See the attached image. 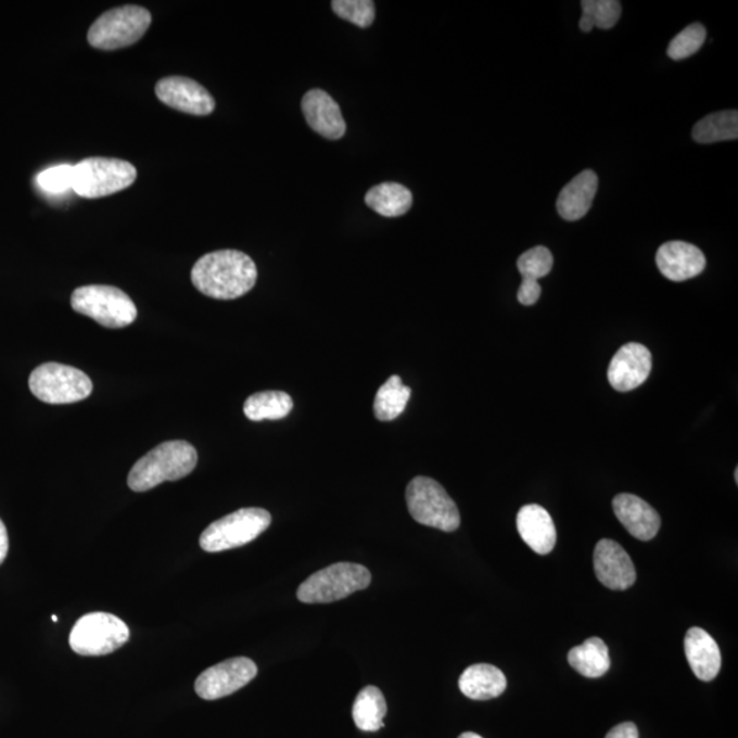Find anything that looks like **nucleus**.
I'll return each mask as SVG.
<instances>
[{
  "mask_svg": "<svg viewBox=\"0 0 738 738\" xmlns=\"http://www.w3.org/2000/svg\"><path fill=\"white\" fill-rule=\"evenodd\" d=\"M191 278L194 288L211 298L236 300L255 287L257 268L245 253L216 251L199 258Z\"/></svg>",
  "mask_w": 738,
  "mask_h": 738,
  "instance_id": "1",
  "label": "nucleus"
},
{
  "mask_svg": "<svg viewBox=\"0 0 738 738\" xmlns=\"http://www.w3.org/2000/svg\"><path fill=\"white\" fill-rule=\"evenodd\" d=\"M196 466L198 451L191 443L165 442L135 463L128 484L136 493L150 492L162 483L187 478Z\"/></svg>",
  "mask_w": 738,
  "mask_h": 738,
  "instance_id": "2",
  "label": "nucleus"
},
{
  "mask_svg": "<svg viewBox=\"0 0 738 738\" xmlns=\"http://www.w3.org/2000/svg\"><path fill=\"white\" fill-rule=\"evenodd\" d=\"M371 573L358 563L339 562L321 569L300 585L297 598L303 603H331L345 599L371 584Z\"/></svg>",
  "mask_w": 738,
  "mask_h": 738,
  "instance_id": "3",
  "label": "nucleus"
},
{
  "mask_svg": "<svg viewBox=\"0 0 738 738\" xmlns=\"http://www.w3.org/2000/svg\"><path fill=\"white\" fill-rule=\"evenodd\" d=\"M406 504L410 516L421 525L455 532L461 524L455 500L434 479L415 478L406 487Z\"/></svg>",
  "mask_w": 738,
  "mask_h": 738,
  "instance_id": "4",
  "label": "nucleus"
},
{
  "mask_svg": "<svg viewBox=\"0 0 738 738\" xmlns=\"http://www.w3.org/2000/svg\"><path fill=\"white\" fill-rule=\"evenodd\" d=\"M72 308L107 329H124L137 319L133 300L123 290L107 284H89L74 290Z\"/></svg>",
  "mask_w": 738,
  "mask_h": 738,
  "instance_id": "5",
  "label": "nucleus"
},
{
  "mask_svg": "<svg viewBox=\"0 0 738 738\" xmlns=\"http://www.w3.org/2000/svg\"><path fill=\"white\" fill-rule=\"evenodd\" d=\"M136 178V167L129 162L88 157L73 166V191L86 199L105 198L129 188Z\"/></svg>",
  "mask_w": 738,
  "mask_h": 738,
  "instance_id": "6",
  "label": "nucleus"
},
{
  "mask_svg": "<svg viewBox=\"0 0 738 738\" xmlns=\"http://www.w3.org/2000/svg\"><path fill=\"white\" fill-rule=\"evenodd\" d=\"M152 23L151 13L140 7L109 10L94 21L88 31L93 49L113 51L137 43Z\"/></svg>",
  "mask_w": 738,
  "mask_h": 738,
  "instance_id": "7",
  "label": "nucleus"
},
{
  "mask_svg": "<svg viewBox=\"0 0 738 738\" xmlns=\"http://www.w3.org/2000/svg\"><path fill=\"white\" fill-rule=\"evenodd\" d=\"M29 389L46 404H74L92 394L93 384L86 372L58 362H46L34 369Z\"/></svg>",
  "mask_w": 738,
  "mask_h": 738,
  "instance_id": "8",
  "label": "nucleus"
},
{
  "mask_svg": "<svg viewBox=\"0 0 738 738\" xmlns=\"http://www.w3.org/2000/svg\"><path fill=\"white\" fill-rule=\"evenodd\" d=\"M271 525V514L260 508L234 511L211 524L200 536V546L207 552H220L247 545Z\"/></svg>",
  "mask_w": 738,
  "mask_h": 738,
  "instance_id": "9",
  "label": "nucleus"
},
{
  "mask_svg": "<svg viewBox=\"0 0 738 738\" xmlns=\"http://www.w3.org/2000/svg\"><path fill=\"white\" fill-rule=\"evenodd\" d=\"M128 625L109 613H91L81 616L74 625L68 642L72 650L82 657H102L117 651L128 642Z\"/></svg>",
  "mask_w": 738,
  "mask_h": 738,
  "instance_id": "10",
  "label": "nucleus"
},
{
  "mask_svg": "<svg viewBox=\"0 0 738 738\" xmlns=\"http://www.w3.org/2000/svg\"><path fill=\"white\" fill-rule=\"evenodd\" d=\"M256 663L250 658H231L200 674L194 689L204 700H218L244 688L256 677Z\"/></svg>",
  "mask_w": 738,
  "mask_h": 738,
  "instance_id": "11",
  "label": "nucleus"
},
{
  "mask_svg": "<svg viewBox=\"0 0 738 738\" xmlns=\"http://www.w3.org/2000/svg\"><path fill=\"white\" fill-rule=\"evenodd\" d=\"M155 92L162 103L184 114L204 117L215 110V100L207 89L191 78H163L156 84Z\"/></svg>",
  "mask_w": 738,
  "mask_h": 738,
  "instance_id": "12",
  "label": "nucleus"
},
{
  "mask_svg": "<svg viewBox=\"0 0 738 738\" xmlns=\"http://www.w3.org/2000/svg\"><path fill=\"white\" fill-rule=\"evenodd\" d=\"M652 355L646 346L626 344L611 358L608 378L611 387L616 392L626 393L640 387L650 377Z\"/></svg>",
  "mask_w": 738,
  "mask_h": 738,
  "instance_id": "13",
  "label": "nucleus"
},
{
  "mask_svg": "<svg viewBox=\"0 0 738 738\" xmlns=\"http://www.w3.org/2000/svg\"><path fill=\"white\" fill-rule=\"evenodd\" d=\"M594 568L599 582L610 589L625 590L636 583V569L629 554L614 540L598 542Z\"/></svg>",
  "mask_w": 738,
  "mask_h": 738,
  "instance_id": "14",
  "label": "nucleus"
},
{
  "mask_svg": "<svg viewBox=\"0 0 738 738\" xmlns=\"http://www.w3.org/2000/svg\"><path fill=\"white\" fill-rule=\"evenodd\" d=\"M657 266L664 278L684 282L700 276L705 268L704 253L698 246L684 241H671L659 247Z\"/></svg>",
  "mask_w": 738,
  "mask_h": 738,
  "instance_id": "15",
  "label": "nucleus"
},
{
  "mask_svg": "<svg viewBox=\"0 0 738 738\" xmlns=\"http://www.w3.org/2000/svg\"><path fill=\"white\" fill-rule=\"evenodd\" d=\"M302 109L310 129L329 140H340L346 133V123L340 105L321 89L304 94Z\"/></svg>",
  "mask_w": 738,
  "mask_h": 738,
  "instance_id": "16",
  "label": "nucleus"
},
{
  "mask_svg": "<svg viewBox=\"0 0 738 738\" xmlns=\"http://www.w3.org/2000/svg\"><path fill=\"white\" fill-rule=\"evenodd\" d=\"M613 509L616 519L636 539L651 540L661 529V517L658 511L636 495H616L613 499Z\"/></svg>",
  "mask_w": 738,
  "mask_h": 738,
  "instance_id": "17",
  "label": "nucleus"
},
{
  "mask_svg": "<svg viewBox=\"0 0 738 738\" xmlns=\"http://www.w3.org/2000/svg\"><path fill=\"white\" fill-rule=\"evenodd\" d=\"M517 530L521 539L539 556H547L556 547L557 530L550 513L540 505H525L517 514Z\"/></svg>",
  "mask_w": 738,
  "mask_h": 738,
  "instance_id": "18",
  "label": "nucleus"
},
{
  "mask_svg": "<svg viewBox=\"0 0 738 738\" xmlns=\"http://www.w3.org/2000/svg\"><path fill=\"white\" fill-rule=\"evenodd\" d=\"M685 656L700 682H713L718 676L722 656L714 637L700 627H690L684 641Z\"/></svg>",
  "mask_w": 738,
  "mask_h": 738,
  "instance_id": "19",
  "label": "nucleus"
},
{
  "mask_svg": "<svg viewBox=\"0 0 738 738\" xmlns=\"http://www.w3.org/2000/svg\"><path fill=\"white\" fill-rule=\"evenodd\" d=\"M598 183V176L593 170H584L574 177L557 199V211L561 218L569 221L584 218L593 207Z\"/></svg>",
  "mask_w": 738,
  "mask_h": 738,
  "instance_id": "20",
  "label": "nucleus"
},
{
  "mask_svg": "<svg viewBox=\"0 0 738 738\" xmlns=\"http://www.w3.org/2000/svg\"><path fill=\"white\" fill-rule=\"evenodd\" d=\"M458 687L469 699L489 700L502 695L508 687V682L498 667L493 664L478 663L472 664L461 674Z\"/></svg>",
  "mask_w": 738,
  "mask_h": 738,
  "instance_id": "21",
  "label": "nucleus"
},
{
  "mask_svg": "<svg viewBox=\"0 0 738 738\" xmlns=\"http://www.w3.org/2000/svg\"><path fill=\"white\" fill-rule=\"evenodd\" d=\"M568 662L587 678L602 677L611 666L609 648L599 637H590L583 645L572 648L568 653Z\"/></svg>",
  "mask_w": 738,
  "mask_h": 738,
  "instance_id": "22",
  "label": "nucleus"
},
{
  "mask_svg": "<svg viewBox=\"0 0 738 738\" xmlns=\"http://www.w3.org/2000/svg\"><path fill=\"white\" fill-rule=\"evenodd\" d=\"M366 204L379 215L397 218L412 208L413 196L404 184L383 182L369 189L366 194Z\"/></svg>",
  "mask_w": 738,
  "mask_h": 738,
  "instance_id": "23",
  "label": "nucleus"
},
{
  "mask_svg": "<svg viewBox=\"0 0 738 738\" xmlns=\"http://www.w3.org/2000/svg\"><path fill=\"white\" fill-rule=\"evenodd\" d=\"M352 714L358 729L362 731L382 729L384 726L383 718L387 714L386 699H384L382 690L372 687V685L364 688L357 695Z\"/></svg>",
  "mask_w": 738,
  "mask_h": 738,
  "instance_id": "24",
  "label": "nucleus"
},
{
  "mask_svg": "<svg viewBox=\"0 0 738 738\" xmlns=\"http://www.w3.org/2000/svg\"><path fill=\"white\" fill-rule=\"evenodd\" d=\"M694 140L699 144H713V142L737 140L738 113L736 110L721 111L710 114L695 125Z\"/></svg>",
  "mask_w": 738,
  "mask_h": 738,
  "instance_id": "25",
  "label": "nucleus"
},
{
  "mask_svg": "<svg viewBox=\"0 0 738 738\" xmlns=\"http://www.w3.org/2000/svg\"><path fill=\"white\" fill-rule=\"evenodd\" d=\"M293 399L283 392H263L245 400L244 413L252 421L281 420L292 412Z\"/></svg>",
  "mask_w": 738,
  "mask_h": 738,
  "instance_id": "26",
  "label": "nucleus"
},
{
  "mask_svg": "<svg viewBox=\"0 0 738 738\" xmlns=\"http://www.w3.org/2000/svg\"><path fill=\"white\" fill-rule=\"evenodd\" d=\"M412 390L405 386L398 376L390 377L387 382L378 390L373 400V413L381 421H392L403 415Z\"/></svg>",
  "mask_w": 738,
  "mask_h": 738,
  "instance_id": "27",
  "label": "nucleus"
},
{
  "mask_svg": "<svg viewBox=\"0 0 738 738\" xmlns=\"http://www.w3.org/2000/svg\"><path fill=\"white\" fill-rule=\"evenodd\" d=\"M554 265L552 253L545 246H535L519 257L517 268L523 277V281L537 282L551 272Z\"/></svg>",
  "mask_w": 738,
  "mask_h": 738,
  "instance_id": "28",
  "label": "nucleus"
},
{
  "mask_svg": "<svg viewBox=\"0 0 738 738\" xmlns=\"http://www.w3.org/2000/svg\"><path fill=\"white\" fill-rule=\"evenodd\" d=\"M705 37H708V30L703 25H689L674 37L672 43L667 47V55L673 61L687 60L700 50V47L704 44Z\"/></svg>",
  "mask_w": 738,
  "mask_h": 738,
  "instance_id": "29",
  "label": "nucleus"
},
{
  "mask_svg": "<svg viewBox=\"0 0 738 738\" xmlns=\"http://www.w3.org/2000/svg\"><path fill=\"white\" fill-rule=\"evenodd\" d=\"M331 7L340 18L349 21L358 28H368L376 20V3L372 0H334Z\"/></svg>",
  "mask_w": 738,
  "mask_h": 738,
  "instance_id": "30",
  "label": "nucleus"
},
{
  "mask_svg": "<svg viewBox=\"0 0 738 738\" xmlns=\"http://www.w3.org/2000/svg\"><path fill=\"white\" fill-rule=\"evenodd\" d=\"M582 9L583 15H587L599 29L614 28L622 12L619 0H583Z\"/></svg>",
  "mask_w": 738,
  "mask_h": 738,
  "instance_id": "31",
  "label": "nucleus"
},
{
  "mask_svg": "<svg viewBox=\"0 0 738 738\" xmlns=\"http://www.w3.org/2000/svg\"><path fill=\"white\" fill-rule=\"evenodd\" d=\"M37 184L44 192L60 194L73 189V166L62 165L47 168L37 176Z\"/></svg>",
  "mask_w": 738,
  "mask_h": 738,
  "instance_id": "32",
  "label": "nucleus"
},
{
  "mask_svg": "<svg viewBox=\"0 0 738 738\" xmlns=\"http://www.w3.org/2000/svg\"><path fill=\"white\" fill-rule=\"evenodd\" d=\"M542 294V287L539 282H521L519 293H517V298H519L520 304L525 305V307H531L539 302Z\"/></svg>",
  "mask_w": 738,
  "mask_h": 738,
  "instance_id": "33",
  "label": "nucleus"
},
{
  "mask_svg": "<svg viewBox=\"0 0 738 738\" xmlns=\"http://www.w3.org/2000/svg\"><path fill=\"white\" fill-rule=\"evenodd\" d=\"M606 738H639V730L634 722H624L613 727Z\"/></svg>",
  "mask_w": 738,
  "mask_h": 738,
  "instance_id": "34",
  "label": "nucleus"
},
{
  "mask_svg": "<svg viewBox=\"0 0 738 738\" xmlns=\"http://www.w3.org/2000/svg\"><path fill=\"white\" fill-rule=\"evenodd\" d=\"M8 552H9L8 530L7 525L3 524V521L0 520V565H2L4 560H7Z\"/></svg>",
  "mask_w": 738,
  "mask_h": 738,
  "instance_id": "35",
  "label": "nucleus"
},
{
  "mask_svg": "<svg viewBox=\"0 0 738 738\" xmlns=\"http://www.w3.org/2000/svg\"><path fill=\"white\" fill-rule=\"evenodd\" d=\"M458 738H483V737L476 735V733L467 731V733H462V735Z\"/></svg>",
  "mask_w": 738,
  "mask_h": 738,
  "instance_id": "36",
  "label": "nucleus"
},
{
  "mask_svg": "<svg viewBox=\"0 0 738 738\" xmlns=\"http://www.w3.org/2000/svg\"><path fill=\"white\" fill-rule=\"evenodd\" d=\"M735 476H736V483H737L738 482V469H736Z\"/></svg>",
  "mask_w": 738,
  "mask_h": 738,
  "instance_id": "37",
  "label": "nucleus"
},
{
  "mask_svg": "<svg viewBox=\"0 0 738 738\" xmlns=\"http://www.w3.org/2000/svg\"><path fill=\"white\" fill-rule=\"evenodd\" d=\"M52 621L56 622V621H58V616H56V615H52Z\"/></svg>",
  "mask_w": 738,
  "mask_h": 738,
  "instance_id": "38",
  "label": "nucleus"
}]
</instances>
